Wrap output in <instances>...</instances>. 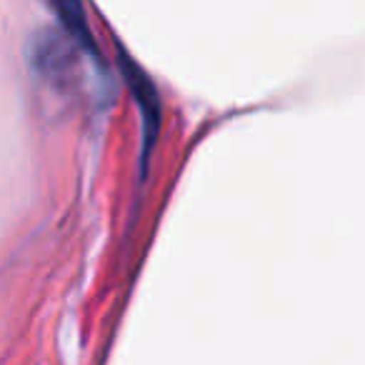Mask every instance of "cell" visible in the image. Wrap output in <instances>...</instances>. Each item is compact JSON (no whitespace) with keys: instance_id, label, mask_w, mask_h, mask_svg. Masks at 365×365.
I'll return each instance as SVG.
<instances>
[{"instance_id":"6da1fadb","label":"cell","mask_w":365,"mask_h":365,"mask_svg":"<svg viewBox=\"0 0 365 365\" xmlns=\"http://www.w3.org/2000/svg\"><path fill=\"white\" fill-rule=\"evenodd\" d=\"M118 61H120L123 76H125V81H128V86H130L133 96H135L138 106H140L143 163H148L150 150H153V143H155V135H158V130H160V101H158V91L150 83V78L143 73V68H138L123 48H118Z\"/></svg>"},{"instance_id":"7a4b0ae2","label":"cell","mask_w":365,"mask_h":365,"mask_svg":"<svg viewBox=\"0 0 365 365\" xmlns=\"http://www.w3.org/2000/svg\"><path fill=\"white\" fill-rule=\"evenodd\" d=\"M51 3H53V8H56L58 18H61V23L66 26V31L86 48L93 61H98V48H96V43H93V33H91V26H88V18H86L81 0H51Z\"/></svg>"}]
</instances>
